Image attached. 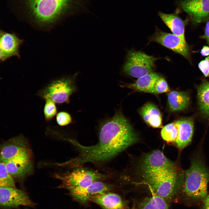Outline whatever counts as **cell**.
<instances>
[{
	"label": "cell",
	"mask_w": 209,
	"mask_h": 209,
	"mask_svg": "<svg viewBox=\"0 0 209 209\" xmlns=\"http://www.w3.org/2000/svg\"><path fill=\"white\" fill-rule=\"evenodd\" d=\"M138 140L133 128L121 114H116L101 128L99 140L95 145L86 146L78 142L69 141L79 152V155L64 163L76 167L87 163H98L111 159Z\"/></svg>",
	"instance_id": "1"
},
{
	"label": "cell",
	"mask_w": 209,
	"mask_h": 209,
	"mask_svg": "<svg viewBox=\"0 0 209 209\" xmlns=\"http://www.w3.org/2000/svg\"><path fill=\"white\" fill-rule=\"evenodd\" d=\"M19 20L42 31L51 30L79 7L81 0H6Z\"/></svg>",
	"instance_id": "2"
},
{
	"label": "cell",
	"mask_w": 209,
	"mask_h": 209,
	"mask_svg": "<svg viewBox=\"0 0 209 209\" xmlns=\"http://www.w3.org/2000/svg\"><path fill=\"white\" fill-rule=\"evenodd\" d=\"M142 172L144 181L154 193L166 201L172 198L178 179L175 167Z\"/></svg>",
	"instance_id": "3"
},
{
	"label": "cell",
	"mask_w": 209,
	"mask_h": 209,
	"mask_svg": "<svg viewBox=\"0 0 209 209\" xmlns=\"http://www.w3.org/2000/svg\"><path fill=\"white\" fill-rule=\"evenodd\" d=\"M209 173L202 163L195 161L186 171L184 191L188 196L203 198L207 194Z\"/></svg>",
	"instance_id": "4"
},
{
	"label": "cell",
	"mask_w": 209,
	"mask_h": 209,
	"mask_svg": "<svg viewBox=\"0 0 209 209\" xmlns=\"http://www.w3.org/2000/svg\"><path fill=\"white\" fill-rule=\"evenodd\" d=\"M158 59L138 51H129L123 71L127 75L139 78L152 72L155 67V62Z\"/></svg>",
	"instance_id": "5"
},
{
	"label": "cell",
	"mask_w": 209,
	"mask_h": 209,
	"mask_svg": "<svg viewBox=\"0 0 209 209\" xmlns=\"http://www.w3.org/2000/svg\"><path fill=\"white\" fill-rule=\"evenodd\" d=\"M75 90L72 78L64 77L53 80L39 91L37 95L45 100L50 99L61 104L68 102L70 96Z\"/></svg>",
	"instance_id": "6"
},
{
	"label": "cell",
	"mask_w": 209,
	"mask_h": 209,
	"mask_svg": "<svg viewBox=\"0 0 209 209\" xmlns=\"http://www.w3.org/2000/svg\"><path fill=\"white\" fill-rule=\"evenodd\" d=\"M55 176L62 182V186L67 189L83 187L92 183L105 179L107 175L84 168H78L70 172L56 174Z\"/></svg>",
	"instance_id": "7"
},
{
	"label": "cell",
	"mask_w": 209,
	"mask_h": 209,
	"mask_svg": "<svg viewBox=\"0 0 209 209\" xmlns=\"http://www.w3.org/2000/svg\"><path fill=\"white\" fill-rule=\"evenodd\" d=\"M149 39L171 50L186 58L189 57V48L186 41L173 33L157 29Z\"/></svg>",
	"instance_id": "8"
},
{
	"label": "cell",
	"mask_w": 209,
	"mask_h": 209,
	"mask_svg": "<svg viewBox=\"0 0 209 209\" xmlns=\"http://www.w3.org/2000/svg\"><path fill=\"white\" fill-rule=\"evenodd\" d=\"M0 188V204L2 208H15L21 206L31 207L34 205L23 190L12 187Z\"/></svg>",
	"instance_id": "9"
},
{
	"label": "cell",
	"mask_w": 209,
	"mask_h": 209,
	"mask_svg": "<svg viewBox=\"0 0 209 209\" xmlns=\"http://www.w3.org/2000/svg\"><path fill=\"white\" fill-rule=\"evenodd\" d=\"M24 42L14 33L1 30L0 32V60L3 62L12 57L20 58L19 48Z\"/></svg>",
	"instance_id": "10"
},
{
	"label": "cell",
	"mask_w": 209,
	"mask_h": 209,
	"mask_svg": "<svg viewBox=\"0 0 209 209\" xmlns=\"http://www.w3.org/2000/svg\"><path fill=\"white\" fill-rule=\"evenodd\" d=\"M180 4L193 23H200L209 19V0H182Z\"/></svg>",
	"instance_id": "11"
},
{
	"label": "cell",
	"mask_w": 209,
	"mask_h": 209,
	"mask_svg": "<svg viewBox=\"0 0 209 209\" xmlns=\"http://www.w3.org/2000/svg\"><path fill=\"white\" fill-rule=\"evenodd\" d=\"M5 163L8 171L13 178H23L33 170L31 151L21 154Z\"/></svg>",
	"instance_id": "12"
},
{
	"label": "cell",
	"mask_w": 209,
	"mask_h": 209,
	"mask_svg": "<svg viewBox=\"0 0 209 209\" xmlns=\"http://www.w3.org/2000/svg\"><path fill=\"white\" fill-rule=\"evenodd\" d=\"M28 143L21 136L13 138L5 142L1 149V161L6 163L24 153L30 151Z\"/></svg>",
	"instance_id": "13"
},
{
	"label": "cell",
	"mask_w": 209,
	"mask_h": 209,
	"mask_svg": "<svg viewBox=\"0 0 209 209\" xmlns=\"http://www.w3.org/2000/svg\"><path fill=\"white\" fill-rule=\"evenodd\" d=\"M108 184L99 181L83 187H73L67 189L72 196L81 203H86L93 196L107 192L111 189Z\"/></svg>",
	"instance_id": "14"
},
{
	"label": "cell",
	"mask_w": 209,
	"mask_h": 209,
	"mask_svg": "<svg viewBox=\"0 0 209 209\" xmlns=\"http://www.w3.org/2000/svg\"><path fill=\"white\" fill-rule=\"evenodd\" d=\"M141 167L142 171L174 167V164L159 150L147 154L143 160Z\"/></svg>",
	"instance_id": "15"
},
{
	"label": "cell",
	"mask_w": 209,
	"mask_h": 209,
	"mask_svg": "<svg viewBox=\"0 0 209 209\" xmlns=\"http://www.w3.org/2000/svg\"><path fill=\"white\" fill-rule=\"evenodd\" d=\"M178 135L175 141L178 147L182 149L191 142L193 133L194 123L191 118L180 119L176 121Z\"/></svg>",
	"instance_id": "16"
},
{
	"label": "cell",
	"mask_w": 209,
	"mask_h": 209,
	"mask_svg": "<svg viewBox=\"0 0 209 209\" xmlns=\"http://www.w3.org/2000/svg\"><path fill=\"white\" fill-rule=\"evenodd\" d=\"M89 200L98 204L103 209H125L120 197L113 193L106 192L92 197Z\"/></svg>",
	"instance_id": "17"
},
{
	"label": "cell",
	"mask_w": 209,
	"mask_h": 209,
	"mask_svg": "<svg viewBox=\"0 0 209 209\" xmlns=\"http://www.w3.org/2000/svg\"><path fill=\"white\" fill-rule=\"evenodd\" d=\"M140 113L144 120L154 128L161 127L162 118L160 110L154 105L148 103L141 108Z\"/></svg>",
	"instance_id": "18"
},
{
	"label": "cell",
	"mask_w": 209,
	"mask_h": 209,
	"mask_svg": "<svg viewBox=\"0 0 209 209\" xmlns=\"http://www.w3.org/2000/svg\"><path fill=\"white\" fill-rule=\"evenodd\" d=\"M158 15L173 34L185 41L184 36L185 25L181 19L174 14L159 12Z\"/></svg>",
	"instance_id": "19"
},
{
	"label": "cell",
	"mask_w": 209,
	"mask_h": 209,
	"mask_svg": "<svg viewBox=\"0 0 209 209\" xmlns=\"http://www.w3.org/2000/svg\"><path fill=\"white\" fill-rule=\"evenodd\" d=\"M168 102L170 109L172 111L183 110L188 106L189 97L185 92L174 91L168 94Z\"/></svg>",
	"instance_id": "20"
},
{
	"label": "cell",
	"mask_w": 209,
	"mask_h": 209,
	"mask_svg": "<svg viewBox=\"0 0 209 209\" xmlns=\"http://www.w3.org/2000/svg\"><path fill=\"white\" fill-rule=\"evenodd\" d=\"M161 77L158 73L152 72L138 78L134 83L128 86L134 90L147 92L156 80Z\"/></svg>",
	"instance_id": "21"
},
{
	"label": "cell",
	"mask_w": 209,
	"mask_h": 209,
	"mask_svg": "<svg viewBox=\"0 0 209 209\" xmlns=\"http://www.w3.org/2000/svg\"><path fill=\"white\" fill-rule=\"evenodd\" d=\"M199 104L201 112L209 117V82L203 83L197 89Z\"/></svg>",
	"instance_id": "22"
},
{
	"label": "cell",
	"mask_w": 209,
	"mask_h": 209,
	"mask_svg": "<svg viewBox=\"0 0 209 209\" xmlns=\"http://www.w3.org/2000/svg\"><path fill=\"white\" fill-rule=\"evenodd\" d=\"M152 196L145 200L140 209H169L166 201L153 192Z\"/></svg>",
	"instance_id": "23"
},
{
	"label": "cell",
	"mask_w": 209,
	"mask_h": 209,
	"mask_svg": "<svg viewBox=\"0 0 209 209\" xmlns=\"http://www.w3.org/2000/svg\"><path fill=\"white\" fill-rule=\"evenodd\" d=\"M178 135V128L176 122L166 125L161 131L162 138L167 142H175Z\"/></svg>",
	"instance_id": "24"
},
{
	"label": "cell",
	"mask_w": 209,
	"mask_h": 209,
	"mask_svg": "<svg viewBox=\"0 0 209 209\" xmlns=\"http://www.w3.org/2000/svg\"><path fill=\"white\" fill-rule=\"evenodd\" d=\"M0 187L15 188L12 176L8 171L5 163L1 161L0 164Z\"/></svg>",
	"instance_id": "25"
},
{
	"label": "cell",
	"mask_w": 209,
	"mask_h": 209,
	"mask_svg": "<svg viewBox=\"0 0 209 209\" xmlns=\"http://www.w3.org/2000/svg\"><path fill=\"white\" fill-rule=\"evenodd\" d=\"M169 91V88L166 81L164 78L161 77L156 80L147 93L158 94Z\"/></svg>",
	"instance_id": "26"
},
{
	"label": "cell",
	"mask_w": 209,
	"mask_h": 209,
	"mask_svg": "<svg viewBox=\"0 0 209 209\" xmlns=\"http://www.w3.org/2000/svg\"><path fill=\"white\" fill-rule=\"evenodd\" d=\"M44 112L45 119L49 121L57 113V109L55 102L50 99L45 100Z\"/></svg>",
	"instance_id": "27"
},
{
	"label": "cell",
	"mask_w": 209,
	"mask_h": 209,
	"mask_svg": "<svg viewBox=\"0 0 209 209\" xmlns=\"http://www.w3.org/2000/svg\"><path fill=\"white\" fill-rule=\"evenodd\" d=\"M56 120L58 124L61 126L67 125L72 121L70 115L64 111L59 112L56 116Z\"/></svg>",
	"instance_id": "28"
},
{
	"label": "cell",
	"mask_w": 209,
	"mask_h": 209,
	"mask_svg": "<svg viewBox=\"0 0 209 209\" xmlns=\"http://www.w3.org/2000/svg\"><path fill=\"white\" fill-rule=\"evenodd\" d=\"M198 66L205 76H208L209 75V56L201 61L199 64Z\"/></svg>",
	"instance_id": "29"
},
{
	"label": "cell",
	"mask_w": 209,
	"mask_h": 209,
	"mask_svg": "<svg viewBox=\"0 0 209 209\" xmlns=\"http://www.w3.org/2000/svg\"><path fill=\"white\" fill-rule=\"evenodd\" d=\"M205 37L209 45V20L208 21L206 25Z\"/></svg>",
	"instance_id": "30"
},
{
	"label": "cell",
	"mask_w": 209,
	"mask_h": 209,
	"mask_svg": "<svg viewBox=\"0 0 209 209\" xmlns=\"http://www.w3.org/2000/svg\"><path fill=\"white\" fill-rule=\"evenodd\" d=\"M202 55L204 56H208L209 55V47L204 46L201 52Z\"/></svg>",
	"instance_id": "31"
},
{
	"label": "cell",
	"mask_w": 209,
	"mask_h": 209,
	"mask_svg": "<svg viewBox=\"0 0 209 209\" xmlns=\"http://www.w3.org/2000/svg\"><path fill=\"white\" fill-rule=\"evenodd\" d=\"M204 209H209V196L206 198L204 201Z\"/></svg>",
	"instance_id": "32"
}]
</instances>
